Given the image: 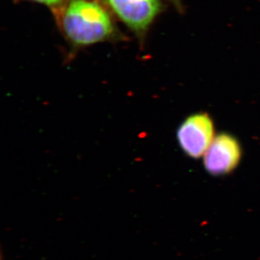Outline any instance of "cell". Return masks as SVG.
I'll list each match as a JSON object with an SVG mask.
<instances>
[{
  "label": "cell",
  "instance_id": "5b68a950",
  "mask_svg": "<svg viewBox=\"0 0 260 260\" xmlns=\"http://www.w3.org/2000/svg\"><path fill=\"white\" fill-rule=\"evenodd\" d=\"M34 2L47 5V6H57L60 5L64 0H32Z\"/></svg>",
  "mask_w": 260,
  "mask_h": 260
},
{
  "label": "cell",
  "instance_id": "8992f818",
  "mask_svg": "<svg viewBox=\"0 0 260 260\" xmlns=\"http://www.w3.org/2000/svg\"><path fill=\"white\" fill-rule=\"evenodd\" d=\"M172 1H174V3H178V2H179V0H172Z\"/></svg>",
  "mask_w": 260,
  "mask_h": 260
},
{
  "label": "cell",
  "instance_id": "3957f363",
  "mask_svg": "<svg viewBox=\"0 0 260 260\" xmlns=\"http://www.w3.org/2000/svg\"><path fill=\"white\" fill-rule=\"evenodd\" d=\"M116 15L138 32L148 29L161 10L159 0H106Z\"/></svg>",
  "mask_w": 260,
  "mask_h": 260
},
{
  "label": "cell",
  "instance_id": "277c9868",
  "mask_svg": "<svg viewBox=\"0 0 260 260\" xmlns=\"http://www.w3.org/2000/svg\"><path fill=\"white\" fill-rule=\"evenodd\" d=\"M242 155L240 145L234 137L221 134L215 137L204 154V166L213 175H223L237 167Z\"/></svg>",
  "mask_w": 260,
  "mask_h": 260
},
{
  "label": "cell",
  "instance_id": "7a4b0ae2",
  "mask_svg": "<svg viewBox=\"0 0 260 260\" xmlns=\"http://www.w3.org/2000/svg\"><path fill=\"white\" fill-rule=\"evenodd\" d=\"M177 138L186 155L200 158L215 138L213 120L204 113L189 116L179 126Z\"/></svg>",
  "mask_w": 260,
  "mask_h": 260
},
{
  "label": "cell",
  "instance_id": "6da1fadb",
  "mask_svg": "<svg viewBox=\"0 0 260 260\" xmlns=\"http://www.w3.org/2000/svg\"><path fill=\"white\" fill-rule=\"evenodd\" d=\"M65 34L78 45H90L110 37L114 30L109 13L88 0H72L61 18Z\"/></svg>",
  "mask_w": 260,
  "mask_h": 260
}]
</instances>
